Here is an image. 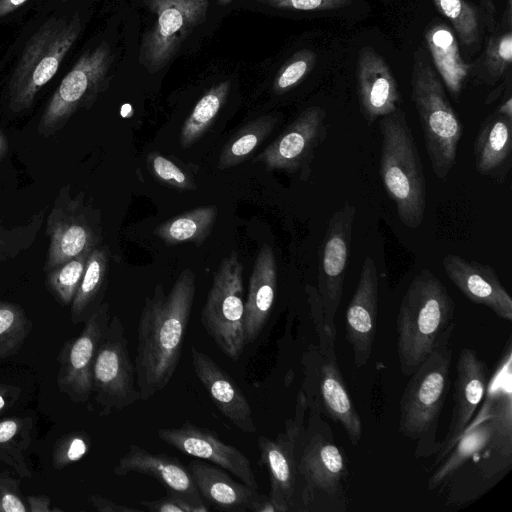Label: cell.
<instances>
[{"label": "cell", "mask_w": 512, "mask_h": 512, "mask_svg": "<svg viewBox=\"0 0 512 512\" xmlns=\"http://www.w3.org/2000/svg\"><path fill=\"white\" fill-rule=\"evenodd\" d=\"M498 369L489 379L485 402L461 438L429 478L428 488L450 482V493L466 480L479 488L512 464L511 344L508 340ZM475 481V484H476ZM462 485V486H463ZM449 493V494H450Z\"/></svg>", "instance_id": "1"}, {"label": "cell", "mask_w": 512, "mask_h": 512, "mask_svg": "<svg viewBox=\"0 0 512 512\" xmlns=\"http://www.w3.org/2000/svg\"><path fill=\"white\" fill-rule=\"evenodd\" d=\"M196 293V276L184 269L165 294L162 284L147 295L137 326L136 383L141 400L164 389L180 362Z\"/></svg>", "instance_id": "2"}, {"label": "cell", "mask_w": 512, "mask_h": 512, "mask_svg": "<svg viewBox=\"0 0 512 512\" xmlns=\"http://www.w3.org/2000/svg\"><path fill=\"white\" fill-rule=\"evenodd\" d=\"M307 403L309 414L295 442L298 511H345V453L336 444L318 400L307 398Z\"/></svg>", "instance_id": "3"}, {"label": "cell", "mask_w": 512, "mask_h": 512, "mask_svg": "<svg viewBox=\"0 0 512 512\" xmlns=\"http://www.w3.org/2000/svg\"><path fill=\"white\" fill-rule=\"evenodd\" d=\"M455 303L444 284L424 268L408 286L396 317L399 368L410 376L438 343L451 335Z\"/></svg>", "instance_id": "4"}, {"label": "cell", "mask_w": 512, "mask_h": 512, "mask_svg": "<svg viewBox=\"0 0 512 512\" xmlns=\"http://www.w3.org/2000/svg\"><path fill=\"white\" fill-rule=\"evenodd\" d=\"M451 335L409 376L400 398L399 433L416 444L417 458L436 454L439 448L436 432L450 388Z\"/></svg>", "instance_id": "5"}, {"label": "cell", "mask_w": 512, "mask_h": 512, "mask_svg": "<svg viewBox=\"0 0 512 512\" xmlns=\"http://www.w3.org/2000/svg\"><path fill=\"white\" fill-rule=\"evenodd\" d=\"M381 133L380 176L399 220L418 228L425 217L426 180L412 130L402 110L384 116Z\"/></svg>", "instance_id": "6"}, {"label": "cell", "mask_w": 512, "mask_h": 512, "mask_svg": "<svg viewBox=\"0 0 512 512\" xmlns=\"http://www.w3.org/2000/svg\"><path fill=\"white\" fill-rule=\"evenodd\" d=\"M411 87L432 170L445 180L456 163L463 125L422 49L414 54Z\"/></svg>", "instance_id": "7"}, {"label": "cell", "mask_w": 512, "mask_h": 512, "mask_svg": "<svg viewBox=\"0 0 512 512\" xmlns=\"http://www.w3.org/2000/svg\"><path fill=\"white\" fill-rule=\"evenodd\" d=\"M81 28L78 15L52 18L33 35L9 83V107L13 112L32 106L37 93L53 78L78 39Z\"/></svg>", "instance_id": "8"}, {"label": "cell", "mask_w": 512, "mask_h": 512, "mask_svg": "<svg viewBox=\"0 0 512 512\" xmlns=\"http://www.w3.org/2000/svg\"><path fill=\"white\" fill-rule=\"evenodd\" d=\"M309 306L319 343L316 348L317 362L314 361L311 351L305 355L306 379L303 387L317 388L318 391H304V393L318 392L314 395H305L307 398H316L323 413L333 422L341 425L350 443L357 446L362 438L363 424L337 362L336 335L332 334L325 325L320 304L312 302Z\"/></svg>", "instance_id": "9"}, {"label": "cell", "mask_w": 512, "mask_h": 512, "mask_svg": "<svg viewBox=\"0 0 512 512\" xmlns=\"http://www.w3.org/2000/svg\"><path fill=\"white\" fill-rule=\"evenodd\" d=\"M243 319V265L232 251L214 274L200 320L218 348L233 361L246 347Z\"/></svg>", "instance_id": "10"}, {"label": "cell", "mask_w": 512, "mask_h": 512, "mask_svg": "<svg viewBox=\"0 0 512 512\" xmlns=\"http://www.w3.org/2000/svg\"><path fill=\"white\" fill-rule=\"evenodd\" d=\"M112 61V51L106 41L82 54L47 103L38 123V133L45 137L53 135L77 110L89 109L108 86Z\"/></svg>", "instance_id": "11"}, {"label": "cell", "mask_w": 512, "mask_h": 512, "mask_svg": "<svg viewBox=\"0 0 512 512\" xmlns=\"http://www.w3.org/2000/svg\"><path fill=\"white\" fill-rule=\"evenodd\" d=\"M93 393L101 415L120 411L141 400L128 340L119 316L110 318L92 368Z\"/></svg>", "instance_id": "12"}, {"label": "cell", "mask_w": 512, "mask_h": 512, "mask_svg": "<svg viewBox=\"0 0 512 512\" xmlns=\"http://www.w3.org/2000/svg\"><path fill=\"white\" fill-rule=\"evenodd\" d=\"M155 22L142 38L139 62L150 73L166 67L183 42L202 24L210 0H143Z\"/></svg>", "instance_id": "13"}, {"label": "cell", "mask_w": 512, "mask_h": 512, "mask_svg": "<svg viewBox=\"0 0 512 512\" xmlns=\"http://www.w3.org/2000/svg\"><path fill=\"white\" fill-rule=\"evenodd\" d=\"M355 207L343 203L329 218L319 252L318 294L325 325L336 335L339 308L351 249Z\"/></svg>", "instance_id": "14"}, {"label": "cell", "mask_w": 512, "mask_h": 512, "mask_svg": "<svg viewBox=\"0 0 512 512\" xmlns=\"http://www.w3.org/2000/svg\"><path fill=\"white\" fill-rule=\"evenodd\" d=\"M307 410V398L301 389L297 395L294 416L286 420L284 431L275 439L258 437L259 463L268 471V496L277 512L298 511L295 442L297 433L305 422Z\"/></svg>", "instance_id": "15"}, {"label": "cell", "mask_w": 512, "mask_h": 512, "mask_svg": "<svg viewBox=\"0 0 512 512\" xmlns=\"http://www.w3.org/2000/svg\"><path fill=\"white\" fill-rule=\"evenodd\" d=\"M326 111L319 106L303 110L298 117L259 155L255 163L269 170L299 173L302 180L309 178L315 150L327 134Z\"/></svg>", "instance_id": "16"}, {"label": "cell", "mask_w": 512, "mask_h": 512, "mask_svg": "<svg viewBox=\"0 0 512 512\" xmlns=\"http://www.w3.org/2000/svg\"><path fill=\"white\" fill-rule=\"evenodd\" d=\"M109 320L110 305L103 302L84 321V327L79 336L66 341L57 356L58 389L74 403L88 401L93 393V363Z\"/></svg>", "instance_id": "17"}, {"label": "cell", "mask_w": 512, "mask_h": 512, "mask_svg": "<svg viewBox=\"0 0 512 512\" xmlns=\"http://www.w3.org/2000/svg\"><path fill=\"white\" fill-rule=\"evenodd\" d=\"M82 206L81 195L72 198L69 187H62L47 219L46 271L95 248L96 236Z\"/></svg>", "instance_id": "18"}, {"label": "cell", "mask_w": 512, "mask_h": 512, "mask_svg": "<svg viewBox=\"0 0 512 512\" xmlns=\"http://www.w3.org/2000/svg\"><path fill=\"white\" fill-rule=\"evenodd\" d=\"M489 382L486 363L475 350L463 348L456 364L451 420L443 440L439 442L434 465H438L453 449L473 419Z\"/></svg>", "instance_id": "19"}, {"label": "cell", "mask_w": 512, "mask_h": 512, "mask_svg": "<svg viewBox=\"0 0 512 512\" xmlns=\"http://www.w3.org/2000/svg\"><path fill=\"white\" fill-rule=\"evenodd\" d=\"M157 435L164 443L180 452L209 461L244 484L258 489L250 460L239 449L225 443L210 430L185 421L180 427L161 428Z\"/></svg>", "instance_id": "20"}, {"label": "cell", "mask_w": 512, "mask_h": 512, "mask_svg": "<svg viewBox=\"0 0 512 512\" xmlns=\"http://www.w3.org/2000/svg\"><path fill=\"white\" fill-rule=\"evenodd\" d=\"M378 293L377 266L371 256H366L346 310L345 338L357 368L365 366L371 357L377 327Z\"/></svg>", "instance_id": "21"}, {"label": "cell", "mask_w": 512, "mask_h": 512, "mask_svg": "<svg viewBox=\"0 0 512 512\" xmlns=\"http://www.w3.org/2000/svg\"><path fill=\"white\" fill-rule=\"evenodd\" d=\"M116 476L138 473L158 480L166 491L176 494L192 505L197 512L210 509L202 500L192 475L177 457L165 453H151L143 447L130 444L113 469Z\"/></svg>", "instance_id": "22"}, {"label": "cell", "mask_w": 512, "mask_h": 512, "mask_svg": "<svg viewBox=\"0 0 512 512\" xmlns=\"http://www.w3.org/2000/svg\"><path fill=\"white\" fill-rule=\"evenodd\" d=\"M442 265L447 277L467 299L489 308L503 320H512V298L492 266L456 254L444 256Z\"/></svg>", "instance_id": "23"}, {"label": "cell", "mask_w": 512, "mask_h": 512, "mask_svg": "<svg viewBox=\"0 0 512 512\" xmlns=\"http://www.w3.org/2000/svg\"><path fill=\"white\" fill-rule=\"evenodd\" d=\"M356 77L359 103L367 122L372 123L399 109L401 95L393 72L370 46L359 51Z\"/></svg>", "instance_id": "24"}, {"label": "cell", "mask_w": 512, "mask_h": 512, "mask_svg": "<svg viewBox=\"0 0 512 512\" xmlns=\"http://www.w3.org/2000/svg\"><path fill=\"white\" fill-rule=\"evenodd\" d=\"M191 361L197 378L220 412L242 432L255 433L252 408L231 376L196 346H191Z\"/></svg>", "instance_id": "25"}, {"label": "cell", "mask_w": 512, "mask_h": 512, "mask_svg": "<svg viewBox=\"0 0 512 512\" xmlns=\"http://www.w3.org/2000/svg\"><path fill=\"white\" fill-rule=\"evenodd\" d=\"M188 469L207 506L221 511L253 512L260 496L258 489L234 480L228 471L200 459L192 460Z\"/></svg>", "instance_id": "26"}, {"label": "cell", "mask_w": 512, "mask_h": 512, "mask_svg": "<svg viewBox=\"0 0 512 512\" xmlns=\"http://www.w3.org/2000/svg\"><path fill=\"white\" fill-rule=\"evenodd\" d=\"M277 291V263L272 248L264 244L259 250L249 278L244 302V337L246 346L253 343L269 319Z\"/></svg>", "instance_id": "27"}, {"label": "cell", "mask_w": 512, "mask_h": 512, "mask_svg": "<svg viewBox=\"0 0 512 512\" xmlns=\"http://www.w3.org/2000/svg\"><path fill=\"white\" fill-rule=\"evenodd\" d=\"M474 156L480 175L505 181L512 163V119L497 112L489 115L476 136Z\"/></svg>", "instance_id": "28"}, {"label": "cell", "mask_w": 512, "mask_h": 512, "mask_svg": "<svg viewBox=\"0 0 512 512\" xmlns=\"http://www.w3.org/2000/svg\"><path fill=\"white\" fill-rule=\"evenodd\" d=\"M425 42L443 83L452 95L458 96L470 65L461 57L455 33L447 24L439 22L425 31Z\"/></svg>", "instance_id": "29"}, {"label": "cell", "mask_w": 512, "mask_h": 512, "mask_svg": "<svg viewBox=\"0 0 512 512\" xmlns=\"http://www.w3.org/2000/svg\"><path fill=\"white\" fill-rule=\"evenodd\" d=\"M33 417L0 419V461L12 467L22 478H31L27 451L32 443Z\"/></svg>", "instance_id": "30"}, {"label": "cell", "mask_w": 512, "mask_h": 512, "mask_svg": "<svg viewBox=\"0 0 512 512\" xmlns=\"http://www.w3.org/2000/svg\"><path fill=\"white\" fill-rule=\"evenodd\" d=\"M217 208L213 205L198 207L179 214L156 227L154 233L167 245L202 243L212 231Z\"/></svg>", "instance_id": "31"}, {"label": "cell", "mask_w": 512, "mask_h": 512, "mask_svg": "<svg viewBox=\"0 0 512 512\" xmlns=\"http://www.w3.org/2000/svg\"><path fill=\"white\" fill-rule=\"evenodd\" d=\"M108 255L103 248H93L87 258L85 271L76 295L71 303L73 324L84 322L100 305L96 303L103 288Z\"/></svg>", "instance_id": "32"}, {"label": "cell", "mask_w": 512, "mask_h": 512, "mask_svg": "<svg viewBox=\"0 0 512 512\" xmlns=\"http://www.w3.org/2000/svg\"><path fill=\"white\" fill-rule=\"evenodd\" d=\"M277 123L274 115H263L242 126L224 145L218 160L220 169L246 161L271 134Z\"/></svg>", "instance_id": "33"}, {"label": "cell", "mask_w": 512, "mask_h": 512, "mask_svg": "<svg viewBox=\"0 0 512 512\" xmlns=\"http://www.w3.org/2000/svg\"><path fill=\"white\" fill-rule=\"evenodd\" d=\"M230 88V80H224L211 87L199 99L181 129L180 141L184 148L197 142L212 125L226 102Z\"/></svg>", "instance_id": "34"}, {"label": "cell", "mask_w": 512, "mask_h": 512, "mask_svg": "<svg viewBox=\"0 0 512 512\" xmlns=\"http://www.w3.org/2000/svg\"><path fill=\"white\" fill-rule=\"evenodd\" d=\"M32 329L20 305L0 300V361L18 353Z\"/></svg>", "instance_id": "35"}, {"label": "cell", "mask_w": 512, "mask_h": 512, "mask_svg": "<svg viewBox=\"0 0 512 512\" xmlns=\"http://www.w3.org/2000/svg\"><path fill=\"white\" fill-rule=\"evenodd\" d=\"M90 252L91 250L86 251L46 271L47 288L62 305L67 306L72 303L82 280Z\"/></svg>", "instance_id": "36"}, {"label": "cell", "mask_w": 512, "mask_h": 512, "mask_svg": "<svg viewBox=\"0 0 512 512\" xmlns=\"http://www.w3.org/2000/svg\"><path fill=\"white\" fill-rule=\"evenodd\" d=\"M436 8L448 19L459 39L472 46L481 38L480 16L477 9L466 0H433Z\"/></svg>", "instance_id": "37"}, {"label": "cell", "mask_w": 512, "mask_h": 512, "mask_svg": "<svg viewBox=\"0 0 512 512\" xmlns=\"http://www.w3.org/2000/svg\"><path fill=\"white\" fill-rule=\"evenodd\" d=\"M512 23L500 22L491 33L485 51V65L488 72L499 78L504 75L512 63Z\"/></svg>", "instance_id": "38"}, {"label": "cell", "mask_w": 512, "mask_h": 512, "mask_svg": "<svg viewBox=\"0 0 512 512\" xmlns=\"http://www.w3.org/2000/svg\"><path fill=\"white\" fill-rule=\"evenodd\" d=\"M316 58L310 49L295 52L277 72L272 86L274 93L280 95L297 86L314 68Z\"/></svg>", "instance_id": "39"}, {"label": "cell", "mask_w": 512, "mask_h": 512, "mask_svg": "<svg viewBox=\"0 0 512 512\" xmlns=\"http://www.w3.org/2000/svg\"><path fill=\"white\" fill-rule=\"evenodd\" d=\"M146 163L150 173L158 181L181 191L197 189L190 174L165 156L152 152L148 154Z\"/></svg>", "instance_id": "40"}, {"label": "cell", "mask_w": 512, "mask_h": 512, "mask_svg": "<svg viewBox=\"0 0 512 512\" xmlns=\"http://www.w3.org/2000/svg\"><path fill=\"white\" fill-rule=\"evenodd\" d=\"M90 437L82 431L70 432L57 440L52 452V465L63 469L82 459L90 449Z\"/></svg>", "instance_id": "41"}, {"label": "cell", "mask_w": 512, "mask_h": 512, "mask_svg": "<svg viewBox=\"0 0 512 512\" xmlns=\"http://www.w3.org/2000/svg\"><path fill=\"white\" fill-rule=\"evenodd\" d=\"M261 4L284 10L329 11L349 6L352 0H255Z\"/></svg>", "instance_id": "42"}, {"label": "cell", "mask_w": 512, "mask_h": 512, "mask_svg": "<svg viewBox=\"0 0 512 512\" xmlns=\"http://www.w3.org/2000/svg\"><path fill=\"white\" fill-rule=\"evenodd\" d=\"M20 480L0 472V512H28L20 492Z\"/></svg>", "instance_id": "43"}, {"label": "cell", "mask_w": 512, "mask_h": 512, "mask_svg": "<svg viewBox=\"0 0 512 512\" xmlns=\"http://www.w3.org/2000/svg\"><path fill=\"white\" fill-rule=\"evenodd\" d=\"M140 504L150 512H197V510L181 497L166 491L160 499L141 501Z\"/></svg>", "instance_id": "44"}, {"label": "cell", "mask_w": 512, "mask_h": 512, "mask_svg": "<svg viewBox=\"0 0 512 512\" xmlns=\"http://www.w3.org/2000/svg\"><path fill=\"white\" fill-rule=\"evenodd\" d=\"M88 500L98 512H141V510L137 508L115 503L97 494L90 495Z\"/></svg>", "instance_id": "45"}, {"label": "cell", "mask_w": 512, "mask_h": 512, "mask_svg": "<svg viewBox=\"0 0 512 512\" xmlns=\"http://www.w3.org/2000/svg\"><path fill=\"white\" fill-rule=\"evenodd\" d=\"M21 389L14 385H0V414L13 406L19 399Z\"/></svg>", "instance_id": "46"}, {"label": "cell", "mask_w": 512, "mask_h": 512, "mask_svg": "<svg viewBox=\"0 0 512 512\" xmlns=\"http://www.w3.org/2000/svg\"><path fill=\"white\" fill-rule=\"evenodd\" d=\"M26 500L28 510L31 512H62L61 509L51 506V499L47 495H30Z\"/></svg>", "instance_id": "47"}, {"label": "cell", "mask_w": 512, "mask_h": 512, "mask_svg": "<svg viewBox=\"0 0 512 512\" xmlns=\"http://www.w3.org/2000/svg\"><path fill=\"white\" fill-rule=\"evenodd\" d=\"M480 19L486 28L492 33L496 29L495 25V7L492 0H481Z\"/></svg>", "instance_id": "48"}, {"label": "cell", "mask_w": 512, "mask_h": 512, "mask_svg": "<svg viewBox=\"0 0 512 512\" xmlns=\"http://www.w3.org/2000/svg\"><path fill=\"white\" fill-rule=\"evenodd\" d=\"M26 1L27 0H0V17L15 11Z\"/></svg>", "instance_id": "49"}, {"label": "cell", "mask_w": 512, "mask_h": 512, "mask_svg": "<svg viewBox=\"0 0 512 512\" xmlns=\"http://www.w3.org/2000/svg\"><path fill=\"white\" fill-rule=\"evenodd\" d=\"M497 113L512 119V97L509 94L506 99L496 109Z\"/></svg>", "instance_id": "50"}, {"label": "cell", "mask_w": 512, "mask_h": 512, "mask_svg": "<svg viewBox=\"0 0 512 512\" xmlns=\"http://www.w3.org/2000/svg\"><path fill=\"white\" fill-rule=\"evenodd\" d=\"M8 150V143L6 140V137L4 136L3 132L0 129V160H2Z\"/></svg>", "instance_id": "51"}, {"label": "cell", "mask_w": 512, "mask_h": 512, "mask_svg": "<svg viewBox=\"0 0 512 512\" xmlns=\"http://www.w3.org/2000/svg\"><path fill=\"white\" fill-rule=\"evenodd\" d=\"M234 0H217V3L222 5V6H225V5H228L230 4L231 2H233Z\"/></svg>", "instance_id": "52"}, {"label": "cell", "mask_w": 512, "mask_h": 512, "mask_svg": "<svg viewBox=\"0 0 512 512\" xmlns=\"http://www.w3.org/2000/svg\"><path fill=\"white\" fill-rule=\"evenodd\" d=\"M60 1H62V2H66V1H69V0H60Z\"/></svg>", "instance_id": "53"}]
</instances>
